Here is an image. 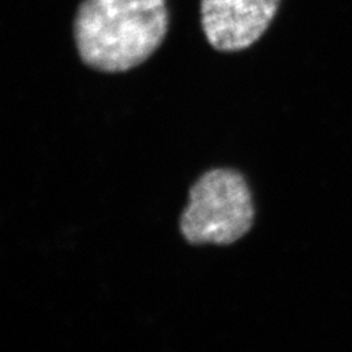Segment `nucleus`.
Returning a JSON list of instances; mask_svg holds the SVG:
<instances>
[{
	"label": "nucleus",
	"instance_id": "obj_1",
	"mask_svg": "<svg viewBox=\"0 0 352 352\" xmlns=\"http://www.w3.org/2000/svg\"><path fill=\"white\" fill-rule=\"evenodd\" d=\"M168 28L164 0H84L74 23L84 63L102 72H126L148 60Z\"/></svg>",
	"mask_w": 352,
	"mask_h": 352
},
{
	"label": "nucleus",
	"instance_id": "obj_2",
	"mask_svg": "<svg viewBox=\"0 0 352 352\" xmlns=\"http://www.w3.org/2000/svg\"><path fill=\"white\" fill-rule=\"evenodd\" d=\"M254 221L251 190L239 173L215 168L189 190L180 231L189 244L230 245L250 232Z\"/></svg>",
	"mask_w": 352,
	"mask_h": 352
},
{
	"label": "nucleus",
	"instance_id": "obj_3",
	"mask_svg": "<svg viewBox=\"0 0 352 352\" xmlns=\"http://www.w3.org/2000/svg\"><path fill=\"white\" fill-rule=\"evenodd\" d=\"M282 0H200L204 34L215 50H245L263 37Z\"/></svg>",
	"mask_w": 352,
	"mask_h": 352
}]
</instances>
